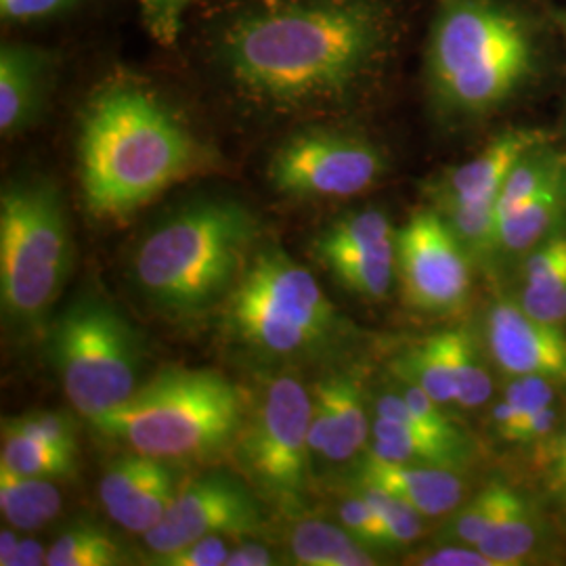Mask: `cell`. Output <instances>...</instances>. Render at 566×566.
Listing matches in <instances>:
<instances>
[{"mask_svg":"<svg viewBox=\"0 0 566 566\" xmlns=\"http://www.w3.org/2000/svg\"><path fill=\"white\" fill-rule=\"evenodd\" d=\"M386 0H252L219 21L210 55L248 102L329 112L361 95L392 51Z\"/></svg>","mask_w":566,"mask_h":566,"instance_id":"1","label":"cell"},{"mask_svg":"<svg viewBox=\"0 0 566 566\" xmlns=\"http://www.w3.org/2000/svg\"><path fill=\"white\" fill-rule=\"evenodd\" d=\"M212 163V151L179 112L130 72L107 74L84 102L78 175L95 219L126 221Z\"/></svg>","mask_w":566,"mask_h":566,"instance_id":"2","label":"cell"},{"mask_svg":"<svg viewBox=\"0 0 566 566\" xmlns=\"http://www.w3.org/2000/svg\"><path fill=\"white\" fill-rule=\"evenodd\" d=\"M259 235V219L231 198L187 203L158 224L135 254L143 294L172 315H198L240 282Z\"/></svg>","mask_w":566,"mask_h":566,"instance_id":"3","label":"cell"},{"mask_svg":"<svg viewBox=\"0 0 566 566\" xmlns=\"http://www.w3.org/2000/svg\"><path fill=\"white\" fill-rule=\"evenodd\" d=\"M525 21L500 0H437L426 44V86L443 116H483L531 74Z\"/></svg>","mask_w":566,"mask_h":566,"instance_id":"4","label":"cell"},{"mask_svg":"<svg viewBox=\"0 0 566 566\" xmlns=\"http://www.w3.org/2000/svg\"><path fill=\"white\" fill-rule=\"evenodd\" d=\"M243 413L242 395L219 371L166 367L91 424L158 460H198L233 446Z\"/></svg>","mask_w":566,"mask_h":566,"instance_id":"5","label":"cell"},{"mask_svg":"<svg viewBox=\"0 0 566 566\" xmlns=\"http://www.w3.org/2000/svg\"><path fill=\"white\" fill-rule=\"evenodd\" d=\"M74 264L70 219L57 182L21 177L0 196V303L21 329L44 324Z\"/></svg>","mask_w":566,"mask_h":566,"instance_id":"6","label":"cell"},{"mask_svg":"<svg viewBox=\"0 0 566 566\" xmlns=\"http://www.w3.org/2000/svg\"><path fill=\"white\" fill-rule=\"evenodd\" d=\"M227 325L245 348L280 359L324 348L340 322L306 266L282 248H264L229 294Z\"/></svg>","mask_w":566,"mask_h":566,"instance_id":"7","label":"cell"},{"mask_svg":"<svg viewBox=\"0 0 566 566\" xmlns=\"http://www.w3.org/2000/svg\"><path fill=\"white\" fill-rule=\"evenodd\" d=\"M49 346L67 401L88 422L137 392L142 338L102 296L84 294L70 304L51 327Z\"/></svg>","mask_w":566,"mask_h":566,"instance_id":"8","label":"cell"},{"mask_svg":"<svg viewBox=\"0 0 566 566\" xmlns=\"http://www.w3.org/2000/svg\"><path fill=\"white\" fill-rule=\"evenodd\" d=\"M313 399L296 378L283 376L243 413L233 441L245 479L264 497L292 504L303 497L308 479V426Z\"/></svg>","mask_w":566,"mask_h":566,"instance_id":"9","label":"cell"},{"mask_svg":"<svg viewBox=\"0 0 566 566\" xmlns=\"http://www.w3.org/2000/svg\"><path fill=\"white\" fill-rule=\"evenodd\" d=\"M388 172L386 154L359 133L308 126L277 145L269 160L273 189L298 200L361 196Z\"/></svg>","mask_w":566,"mask_h":566,"instance_id":"10","label":"cell"},{"mask_svg":"<svg viewBox=\"0 0 566 566\" xmlns=\"http://www.w3.org/2000/svg\"><path fill=\"white\" fill-rule=\"evenodd\" d=\"M397 277L416 311L446 315L464 306L472 259L439 210H420L397 229Z\"/></svg>","mask_w":566,"mask_h":566,"instance_id":"11","label":"cell"},{"mask_svg":"<svg viewBox=\"0 0 566 566\" xmlns=\"http://www.w3.org/2000/svg\"><path fill=\"white\" fill-rule=\"evenodd\" d=\"M261 526L252 493L231 476L210 474L182 485L166 516L143 539L154 558H163L208 535H250Z\"/></svg>","mask_w":566,"mask_h":566,"instance_id":"12","label":"cell"},{"mask_svg":"<svg viewBox=\"0 0 566 566\" xmlns=\"http://www.w3.org/2000/svg\"><path fill=\"white\" fill-rule=\"evenodd\" d=\"M489 353L506 374L566 386V336L560 325L528 315L518 303H495L486 317Z\"/></svg>","mask_w":566,"mask_h":566,"instance_id":"13","label":"cell"},{"mask_svg":"<svg viewBox=\"0 0 566 566\" xmlns=\"http://www.w3.org/2000/svg\"><path fill=\"white\" fill-rule=\"evenodd\" d=\"M179 489L166 460L133 451L103 472L99 500L114 523L143 535L163 521Z\"/></svg>","mask_w":566,"mask_h":566,"instance_id":"14","label":"cell"},{"mask_svg":"<svg viewBox=\"0 0 566 566\" xmlns=\"http://www.w3.org/2000/svg\"><path fill=\"white\" fill-rule=\"evenodd\" d=\"M544 143L546 133L537 128H512L497 135L474 158L447 168L428 182L426 193L432 208L447 203H497L516 164Z\"/></svg>","mask_w":566,"mask_h":566,"instance_id":"15","label":"cell"},{"mask_svg":"<svg viewBox=\"0 0 566 566\" xmlns=\"http://www.w3.org/2000/svg\"><path fill=\"white\" fill-rule=\"evenodd\" d=\"M60 57L34 42H4L0 49V135L13 139L36 126L55 88Z\"/></svg>","mask_w":566,"mask_h":566,"instance_id":"16","label":"cell"},{"mask_svg":"<svg viewBox=\"0 0 566 566\" xmlns=\"http://www.w3.org/2000/svg\"><path fill=\"white\" fill-rule=\"evenodd\" d=\"M367 455L382 462L439 465L462 472L470 460V449L449 446L426 432L405 403L403 395L390 392L376 403Z\"/></svg>","mask_w":566,"mask_h":566,"instance_id":"17","label":"cell"},{"mask_svg":"<svg viewBox=\"0 0 566 566\" xmlns=\"http://www.w3.org/2000/svg\"><path fill=\"white\" fill-rule=\"evenodd\" d=\"M460 474V470L451 468L397 464L365 455L357 468V483L385 489L422 512L426 518H437L462 506L465 483Z\"/></svg>","mask_w":566,"mask_h":566,"instance_id":"18","label":"cell"},{"mask_svg":"<svg viewBox=\"0 0 566 566\" xmlns=\"http://www.w3.org/2000/svg\"><path fill=\"white\" fill-rule=\"evenodd\" d=\"M521 306L546 324H566V233L558 231L531 250L523 269Z\"/></svg>","mask_w":566,"mask_h":566,"instance_id":"19","label":"cell"},{"mask_svg":"<svg viewBox=\"0 0 566 566\" xmlns=\"http://www.w3.org/2000/svg\"><path fill=\"white\" fill-rule=\"evenodd\" d=\"M566 219V172L500 221L502 254H523L556 235Z\"/></svg>","mask_w":566,"mask_h":566,"instance_id":"20","label":"cell"},{"mask_svg":"<svg viewBox=\"0 0 566 566\" xmlns=\"http://www.w3.org/2000/svg\"><path fill=\"white\" fill-rule=\"evenodd\" d=\"M334 280L365 301H382L397 275V240L371 248L334 250L315 254Z\"/></svg>","mask_w":566,"mask_h":566,"instance_id":"21","label":"cell"},{"mask_svg":"<svg viewBox=\"0 0 566 566\" xmlns=\"http://www.w3.org/2000/svg\"><path fill=\"white\" fill-rule=\"evenodd\" d=\"M290 552L304 566H369L376 558L369 547L355 539L344 526L319 518L296 523L290 533Z\"/></svg>","mask_w":566,"mask_h":566,"instance_id":"22","label":"cell"},{"mask_svg":"<svg viewBox=\"0 0 566 566\" xmlns=\"http://www.w3.org/2000/svg\"><path fill=\"white\" fill-rule=\"evenodd\" d=\"M537 546L539 523L533 506L516 489H512L506 506L502 507L500 516L476 547L497 566H521L528 563Z\"/></svg>","mask_w":566,"mask_h":566,"instance_id":"23","label":"cell"},{"mask_svg":"<svg viewBox=\"0 0 566 566\" xmlns=\"http://www.w3.org/2000/svg\"><path fill=\"white\" fill-rule=\"evenodd\" d=\"M63 506L60 489L51 479L23 476L0 465V512L20 531H36L51 523Z\"/></svg>","mask_w":566,"mask_h":566,"instance_id":"24","label":"cell"},{"mask_svg":"<svg viewBox=\"0 0 566 566\" xmlns=\"http://www.w3.org/2000/svg\"><path fill=\"white\" fill-rule=\"evenodd\" d=\"M334 392V437L325 453L327 462L340 464L353 460L369 441L371 424L367 420L365 388L355 376L329 378Z\"/></svg>","mask_w":566,"mask_h":566,"instance_id":"25","label":"cell"},{"mask_svg":"<svg viewBox=\"0 0 566 566\" xmlns=\"http://www.w3.org/2000/svg\"><path fill=\"white\" fill-rule=\"evenodd\" d=\"M395 371L405 385L422 388L437 403L443 407L455 405V382L449 359L447 332L432 334L422 343L407 348L399 357Z\"/></svg>","mask_w":566,"mask_h":566,"instance_id":"26","label":"cell"},{"mask_svg":"<svg viewBox=\"0 0 566 566\" xmlns=\"http://www.w3.org/2000/svg\"><path fill=\"white\" fill-rule=\"evenodd\" d=\"M566 172V154L552 149L547 143L535 147L528 151L516 168L510 172L507 181L504 182L497 203H495V214L497 223L521 208L523 203L528 202L533 196L544 191L547 185L556 181Z\"/></svg>","mask_w":566,"mask_h":566,"instance_id":"27","label":"cell"},{"mask_svg":"<svg viewBox=\"0 0 566 566\" xmlns=\"http://www.w3.org/2000/svg\"><path fill=\"white\" fill-rule=\"evenodd\" d=\"M0 465L36 479H67L76 472V453L44 446L41 441L2 426Z\"/></svg>","mask_w":566,"mask_h":566,"instance_id":"28","label":"cell"},{"mask_svg":"<svg viewBox=\"0 0 566 566\" xmlns=\"http://www.w3.org/2000/svg\"><path fill=\"white\" fill-rule=\"evenodd\" d=\"M447 344L455 382V405L462 409L483 407L493 395V382L474 336L462 327L447 329Z\"/></svg>","mask_w":566,"mask_h":566,"instance_id":"29","label":"cell"},{"mask_svg":"<svg viewBox=\"0 0 566 566\" xmlns=\"http://www.w3.org/2000/svg\"><path fill=\"white\" fill-rule=\"evenodd\" d=\"M434 210L443 214L472 261L489 263L502 254L495 203H447Z\"/></svg>","mask_w":566,"mask_h":566,"instance_id":"30","label":"cell"},{"mask_svg":"<svg viewBox=\"0 0 566 566\" xmlns=\"http://www.w3.org/2000/svg\"><path fill=\"white\" fill-rule=\"evenodd\" d=\"M397 229L378 208L355 210L338 217L315 240V254L334 252V250H355V248H371L380 243L395 242Z\"/></svg>","mask_w":566,"mask_h":566,"instance_id":"31","label":"cell"},{"mask_svg":"<svg viewBox=\"0 0 566 566\" xmlns=\"http://www.w3.org/2000/svg\"><path fill=\"white\" fill-rule=\"evenodd\" d=\"M512 493V486L504 481H491L486 483L470 502L451 512L443 539L449 544H462V546H479V542L485 537L486 531L500 516L502 507L506 506L507 497Z\"/></svg>","mask_w":566,"mask_h":566,"instance_id":"32","label":"cell"},{"mask_svg":"<svg viewBox=\"0 0 566 566\" xmlns=\"http://www.w3.org/2000/svg\"><path fill=\"white\" fill-rule=\"evenodd\" d=\"M120 544L97 526H74L49 547V566H116L122 565Z\"/></svg>","mask_w":566,"mask_h":566,"instance_id":"33","label":"cell"},{"mask_svg":"<svg viewBox=\"0 0 566 566\" xmlns=\"http://www.w3.org/2000/svg\"><path fill=\"white\" fill-rule=\"evenodd\" d=\"M359 493L376 507L378 516L385 523L386 535L392 547H405L413 544L424 528V514L409 506L401 497L388 493L378 486L359 485Z\"/></svg>","mask_w":566,"mask_h":566,"instance_id":"34","label":"cell"},{"mask_svg":"<svg viewBox=\"0 0 566 566\" xmlns=\"http://www.w3.org/2000/svg\"><path fill=\"white\" fill-rule=\"evenodd\" d=\"M401 395H403L407 407L411 409L413 418L418 420V424L424 428L426 432H430L432 437L446 441L449 446L468 449L464 432L447 416V407L437 403L418 386L405 385Z\"/></svg>","mask_w":566,"mask_h":566,"instance_id":"35","label":"cell"},{"mask_svg":"<svg viewBox=\"0 0 566 566\" xmlns=\"http://www.w3.org/2000/svg\"><path fill=\"white\" fill-rule=\"evenodd\" d=\"M2 426H9L18 432H23V434L41 441L44 446L55 447L61 451H70V453H78L74 426L65 416L39 411V413H28V416L4 420Z\"/></svg>","mask_w":566,"mask_h":566,"instance_id":"36","label":"cell"},{"mask_svg":"<svg viewBox=\"0 0 566 566\" xmlns=\"http://www.w3.org/2000/svg\"><path fill=\"white\" fill-rule=\"evenodd\" d=\"M338 516H340V525L355 537L359 539L364 546L374 549H390V542L386 535L385 523L378 516L376 507L371 506L364 495L359 493L353 500H346L338 507Z\"/></svg>","mask_w":566,"mask_h":566,"instance_id":"37","label":"cell"},{"mask_svg":"<svg viewBox=\"0 0 566 566\" xmlns=\"http://www.w3.org/2000/svg\"><path fill=\"white\" fill-rule=\"evenodd\" d=\"M191 2L193 0H137L145 30L164 46H170L179 39Z\"/></svg>","mask_w":566,"mask_h":566,"instance_id":"38","label":"cell"},{"mask_svg":"<svg viewBox=\"0 0 566 566\" xmlns=\"http://www.w3.org/2000/svg\"><path fill=\"white\" fill-rule=\"evenodd\" d=\"M86 0H0V18L7 25H32L60 20L78 11Z\"/></svg>","mask_w":566,"mask_h":566,"instance_id":"39","label":"cell"},{"mask_svg":"<svg viewBox=\"0 0 566 566\" xmlns=\"http://www.w3.org/2000/svg\"><path fill=\"white\" fill-rule=\"evenodd\" d=\"M334 437V392L329 380L315 386L311 426H308V446L313 458H324Z\"/></svg>","mask_w":566,"mask_h":566,"instance_id":"40","label":"cell"},{"mask_svg":"<svg viewBox=\"0 0 566 566\" xmlns=\"http://www.w3.org/2000/svg\"><path fill=\"white\" fill-rule=\"evenodd\" d=\"M229 554L231 547L224 535H208L151 563L163 566H227Z\"/></svg>","mask_w":566,"mask_h":566,"instance_id":"41","label":"cell"},{"mask_svg":"<svg viewBox=\"0 0 566 566\" xmlns=\"http://www.w3.org/2000/svg\"><path fill=\"white\" fill-rule=\"evenodd\" d=\"M413 563L424 566H497L495 560H491L485 552H481L479 547L462 546V544H453V546L439 547L434 552H426L422 556H418Z\"/></svg>","mask_w":566,"mask_h":566,"instance_id":"42","label":"cell"},{"mask_svg":"<svg viewBox=\"0 0 566 566\" xmlns=\"http://www.w3.org/2000/svg\"><path fill=\"white\" fill-rule=\"evenodd\" d=\"M558 424V413L554 405H547L544 409H539L537 413H533L525 424L521 426V432L516 437L518 446H531V443H539L552 437V432L556 430Z\"/></svg>","mask_w":566,"mask_h":566,"instance_id":"43","label":"cell"},{"mask_svg":"<svg viewBox=\"0 0 566 566\" xmlns=\"http://www.w3.org/2000/svg\"><path fill=\"white\" fill-rule=\"evenodd\" d=\"M277 565V556L256 542H245L231 549L227 566H271Z\"/></svg>","mask_w":566,"mask_h":566,"instance_id":"44","label":"cell"},{"mask_svg":"<svg viewBox=\"0 0 566 566\" xmlns=\"http://www.w3.org/2000/svg\"><path fill=\"white\" fill-rule=\"evenodd\" d=\"M549 481L554 489L566 500V428L552 439V449H549Z\"/></svg>","mask_w":566,"mask_h":566,"instance_id":"45","label":"cell"},{"mask_svg":"<svg viewBox=\"0 0 566 566\" xmlns=\"http://www.w3.org/2000/svg\"><path fill=\"white\" fill-rule=\"evenodd\" d=\"M46 556H49V549L42 546L39 539L21 537L20 546L15 549V556L11 560V566L46 565Z\"/></svg>","mask_w":566,"mask_h":566,"instance_id":"46","label":"cell"},{"mask_svg":"<svg viewBox=\"0 0 566 566\" xmlns=\"http://www.w3.org/2000/svg\"><path fill=\"white\" fill-rule=\"evenodd\" d=\"M20 535L15 533V526H4L0 531V565L11 566L15 549L20 546Z\"/></svg>","mask_w":566,"mask_h":566,"instance_id":"47","label":"cell"},{"mask_svg":"<svg viewBox=\"0 0 566 566\" xmlns=\"http://www.w3.org/2000/svg\"><path fill=\"white\" fill-rule=\"evenodd\" d=\"M558 23H560V30H563V34H565L566 39V13L558 15Z\"/></svg>","mask_w":566,"mask_h":566,"instance_id":"48","label":"cell"}]
</instances>
